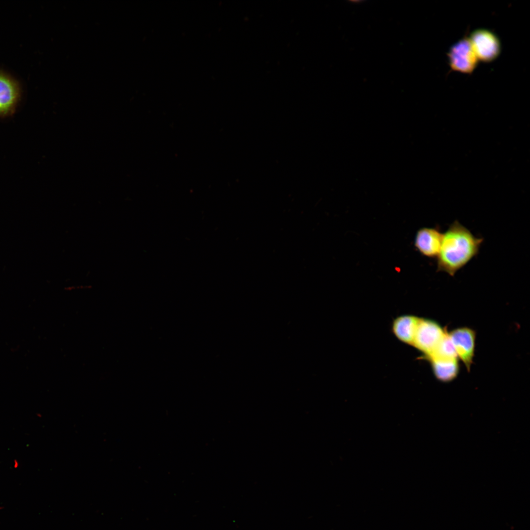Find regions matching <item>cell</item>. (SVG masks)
<instances>
[{
  "mask_svg": "<svg viewBox=\"0 0 530 530\" xmlns=\"http://www.w3.org/2000/svg\"><path fill=\"white\" fill-rule=\"evenodd\" d=\"M447 333L436 322L420 318L412 346L428 357Z\"/></svg>",
  "mask_w": 530,
  "mask_h": 530,
  "instance_id": "obj_2",
  "label": "cell"
},
{
  "mask_svg": "<svg viewBox=\"0 0 530 530\" xmlns=\"http://www.w3.org/2000/svg\"><path fill=\"white\" fill-rule=\"evenodd\" d=\"M449 335L457 357L469 370L474 354L475 331L468 327H461L453 330Z\"/></svg>",
  "mask_w": 530,
  "mask_h": 530,
  "instance_id": "obj_6",
  "label": "cell"
},
{
  "mask_svg": "<svg viewBox=\"0 0 530 530\" xmlns=\"http://www.w3.org/2000/svg\"><path fill=\"white\" fill-rule=\"evenodd\" d=\"M443 234L439 228L423 227L419 229L414 239V246L423 256L437 258L441 246Z\"/></svg>",
  "mask_w": 530,
  "mask_h": 530,
  "instance_id": "obj_7",
  "label": "cell"
},
{
  "mask_svg": "<svg viewBox=\"0 0 530 530\" xmlns=\"http://www.w3.org/2000/svg\"><path fill=\"white\" fill-rule=\"evenodd\" d=\"M433 372L440 381L449 382L454 379L459 372L457 359L433 358L429 360Z\"/></svg>",
  "mask_w": 530,
  "mask_h": 530,
  "instance_id": "obj_9",
  "label": "cell"
},
{
  "mask_svg": "<svg viewBox=\"0 0 530 530\" xmlns=\"http://www.w3.org/2000/svg\"><path fill=\"white\" fill-rule=\"evenodd\" d=\"M483 240L476 237L457 220L454 221L443 234L436 271L453 277L478 255Z\"/></svg>",
  "mask_w": 530,
  "mask_h": 530,
  "instance_id": "obj_1",
  "label": "cell"
},
{
  "mask_svg": "<svg viewBox=\"0 0 530 530\" xmlns=\"http://www.w3.org/2000/svg\"><path fill=\"white\" fill-rule=\"evenodd\" d=\"M457 355L450 340L449 334H447L433 352L427 358L457 359Z\"/></svg>",
  "mask_w": 530,
  "mask_h": 530,
  "instance_id": "obj_10",
  "label": "cell"
},
{
  "mask_svg": "<svg viewBox=\"0 0 530 530\" xmlns=\"http://www.w3.org/2000/svg\"><path fill=\"white\" fill-rule=\"evenodd\" d=\"M420 318L411 315L396 318L392 323L393 333L400 342L412 345Z\"/></svg>",
  "mask_w": 530,
  "mask_h": 530,
  "instance_id": "obj_8",
  "label": "cell"
},
{
  "mask_svg": "<svg viewBox=\"0 0 530 530\" xmlns=\"http://www.w3.org/2000/svg\"><path fill=\"white\" fill-rule=\"evenodd\" d=\"M21 95L19 82L10 75L0 70V117L14 113Z\"/></svg>",
  "mask_w": 530,
  "mask_h": 530,
  "instance_id": "obj_4",
  "label": "cell"
},
{
  "mask_svg": "<svg viewBox=\"0 0 530 530\" xmlns=\"http://www.w3.org/2000/svg\"><path fill=\"white\" fill-rule=\"evenodd\" d=\"M449 58L453 70L464 73H470L474 70L478 59L469 38L455 43L449 53Z\"/></svg>",
  "mask_w": 530,
  "mask_h": 530,
  "instance_id": "obj_3",
  "label": "cell"
},
{
  "mask_svg": "<svg viewBox=\"0 0 530 530\" xmlns=\"http://www.w3.org/2000/svg\"><path fill=\"white\" fill-rule=\"evenodd\" d=\"M478 59L488 62L494 59L500 52V43L496 36L489 31L478 29L469 39Z\"/></svg>",
  "mask_w": 530,
  "mask_h": 530,
  "instance_id": "obj_5",
  "label": "cell"
}]
</instances>
